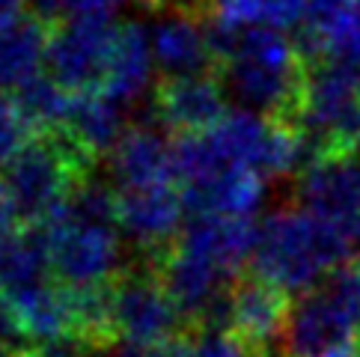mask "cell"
Instances as JSON below:
<instances>
[{
    "mask_svg": "<svg viewBox=\"0 0 360 357\" xmlns=\"http://www.w3.org/2000/svg\"><path fill=\"white\" fill-rule=\"evenodd\" d=\"M48 21L36 12H18L0 30V93L15 96L18 89L42 78V69H48Z\"/></svg>",
    "mask_w": 360,
    "mask_h": 357,
    "instance_id": "cell-16",
    "label": "cell"
},
{
    "mask_svg": "<svg viewBox=\"0 0 360 357\" xmlns=\"http://www.w3.org/2000/svg\"><path fill=\"white\" fill-rule=\"evenodd\" d=\"M357 158H360V155H357Z\"/></svg>",
    "mask_w": 360,
    "mask_h": 357,
    "instance_id": "cell-29",
    "label": "cell"
},
{
    "mask_svg": "<svg viewBox=\"0 0 360 357\" xmlns=\"http://www.w3.org/2000/svg\"><path fill=\"white\" fill-rule=\"evenodd\" d=\"M120 24L110 15L66 18L51 30L48 74L72 96L101 93Z\"/></svg>",
    "mask_w": 360,
    "mask_h": 357,
    "instance_id": "cell-6",
    "label": "cell"
},
{
    "mask_svg": "<svg viewBox=\"0 0 360 357\" xmlns=\"http://www.w3.org/2000/svg\"><path fill=\"white\" fill-rule=\"evenodd\" d=\"M30 131H33V125L18 108L15 96L0 93V167H6L30 143Z\"/></svg>",
    "mask_w": 360,
    "mask_h": 357,
    "instance_id": "cell-20",
    "label": "cell"
},
{
    "mask_svg": "<svg viewBox=\"0 0 360 357\" xmlns=\"http://www.w3.org/2000/svg\"><path fill=\"white\" fill-rule=\"evenodd\" d=\"M89 349L81 342H33L21 349L18 357H86Z\"/></svg>",
    "mask_w": 360,
    "mask_h": 357,
    "instance_id": "cell-24",
    "label": "cell"
},
{
    "mask_svg": "<svg viewBox=\"0 0 360 357\" xmlns=\"http://www.w3.org/2000/svg\"><path fill=\"white\" fill-rule=\"evenodd\" d=\"M295 125L310 146V161L319 155H360V74L337 63H307Z\"/></svg>",
    "mask_w": 360,
    "mask_h": 357,
    "instance_id": "cell-5",
    "label": "cell"
},
{
    "mask_svg": "<svg viewBox=\"0 0 360 357\" xmlns=\"http://www.w3.org/2000/svg\"><path fill=\"white\" fill-rule=\"evenodd\" d=\"M298 206L316 221L349 241L360 245V158L319 155L304 164L298 176Z\"/></svg>",
    "mask_w": 360,
    "mask_h": 357,
    "instance_id": "cell-8",
    "label": "cell"
},
{
    "mask_svg": "<svg viewBox=\"0 0 360 357\" xmlns=\"http://www.w3.org/2000/svg\"><path fill=\"white\" fill-rule=\"evenodd\" d=\"M108 161L113 190L179 182L176 143L167 140L158 125H131L113 146Z\"/></svg>",
    "mask_w": 360,
    "mask_h": 357,
    "instance_id": "cell-15",
    "label": "cell"
},
{
    "mask_svg": "<svg viewBox=\"0 0 360 357\" xmlns=\"http://www.w3.org/2000/svg\"><path fill=\"white\" fill-rule=\"evenodd\" d=\"M21 12V0H0V30Z\"/></svg>",
    "mask_w": 360,
    "mask_h": 357,
    "instance_id": "cell-25",
    "label": "cell"
},
{
    "mask_svg": "<svg viewBox=\"0 0 360 357\" xmlns=\"http://www.w3.org/2000/svg\"><path fill=\"white\" fill-rule=\"evenodd\" d=\"M72 98L75 96L69 89H63L51 74H42V78H36L33 84H27L15 93L18 108L24 110V117L30 119L33 131H57V134L69 117Z\"/></svg>",
    "mask_w": 360,
    "mask_h": 357,
    "instance_id": "cell-19",
    "label": "cell"
},
{
    "mask_svg": "<svg viewBox=\"0 0 360 357\" xmlns=\"http://www.w3.org/2000/svg\"><path fill=\"white\" fill-rule=\"evenodd\" d=\"M352 250L337 229L316 221L301 206H289L271 212L259 223L250 268L256 277L289 295H307L330 271L349 262Z\"/></svg>",
    "mask_w": 360,
    "mask_h": 357,
    "instance_id": "cell-3",
    "label": "cell"
},
{
    "mask_svg": "<svg viewBox=\"0 0 360 357\" xmlns=\"http://www.w3.org/2000/svg\"><path fill=\"white\" fill-rule=\"evenodd\" d=\"M122 110L125 105L101 93L75 96L69 117L60 129V137L69 140L86 161H93L98 155H110L113 146L120 143V137L128 131Z\"/></svg>",
    "mask_w": 360,
    "mask_h": 357,
    "instance_id": "cell-17",
    "label": "cell"
},
{
    "mask_svg": "<svg viewBox=\"0 0 360 357\" xmlns=\"http://www.w3.org/2000/svg\"><path fill=\"white\" fill-rule=\"evenodd\" d=\"M146 357H197V334L194 327H182L179 334L161 339L158 346L146 349Z\"/></svg>",
    "mask_w": 360,
    "mask_h": 357,
    "instance_id": "cell-23",
    "label": "cell"
},
{
    "mask_svg": "<svg viewBox=\"0 0 360 357\" xmlns=\"http://www.w3.org/2000/svg\"><path fill=\"white\" fill-rule=\"evenodd\" d=\"M197 357H259L253 354L229 327L221 325H197Z\"/></svg>",
    "mask_w": 360,
    "mask_h": 357,
    "instance_id": "cell-22",
    "label": "cell"
},
{
    "mask_svg": "<svg viewBox=\"0 0 360 357\" xmlns=\"http://www.w3.org/2000/svg\"><path fill=\"white\" fill-rule=\"evenodd\" d=\"M256 235H259V226L250 218L194 214L170 250H176L182 259L194 262L202 271H209L221 283L233 286L241 268L253 259Z\"/></svg>",
    "mask_w": 360,
    "mask_h": 357,
    "instance_id": "cell-9",
    "label": "cell"
},
{
    "mask_svg": "<svg viewBox=\"0 0 360 357\" xmlns=\"http://www.w3.org/2000/svg\"><path fill=\"white\" fill-rule=\"evenodd\" d=\"M357 6H360V0H357Z\"/></svg>",
    "mask_w": 360,
    "mask_h": 357,
    "instance_id": "cell-28",
    "label": "cell"
},
{
    "mask_svg": "<svg viewBox=\"0 0 360 357\" xmlns=\"http://www.w3.org/2000/svg\"><path fill=\"white\" fill-rule=\"evenodd\" d=\"M110 318L120 342L152 349L182 330L185 316L158 271H125L110 283Z\"/></svg>",
    "mask_w": 360,
    "mask_h": 357,
    "instance_id": "cell-7",
    "label": "cell"
},
{
    "mask_svg": "<svg viewBox=\"0 0 360 357\" xmlns=\"http://www.w3.org/2000/svg\"><path fill=\"white\" fill-rule=\"evenodd\" d=\"M0 357H18V351H12L6 342H0Z\"/></svg>",
    "mask_w": 360,
    "mask_h": 357,
    "instance_id": "cell-26",
    "label": "cell"
},
{
    "mask_svg": "<svg viewBox=\"0 0 360 357\" xmlns=\"http://www.w3.org/2000/svg\"><path fill=\"white\" fill-rule=\"evenodd\" d=\"M113 200H117V221L122 235L137 250L152 253V257H164L188 223V200L179 182L122 188L113 190Z\"/></svg>",
    "mask_w": 360,
    "mask_h": 357,
    "instance_id": "cell-10",
    "label": "cell"
},
{
    "mask_svg": "<svg viewBox=\"0 0 360 357\" xmlns=\"http://www.w3.org/2000/svg\"><path fill=\"white\" fill-rule=\"evenodd\" d=\"M0 298H4L21 339L81 342V337H78V304H75L72 286L39 280V283L12 289V292H0Z\"/></svg>",
    "mask_w": 360,
    "mask_h": 357,
    "instance_id": "cell-12",
    "label": "cell"
},
{
    "mask_svg": "<svg viewBox=\"0 0 360 357\" xmlns=\"http://www.w3.org/2000/svg\"><path fill=\"white\" fill-rule=\"evenodd\" d=\"M33 12L42 21H66V18H81V15H110V9L122 4H146L155 6L161 0H30Z\"/></svg>",
    "mask_w": 360,
    "mask_h": 357,
    "instance_id": "cell-21",
    "label": "cell"
},
{
    "mask_svg": "<svg viewBox=\"0 0 360 357\" xmlns=\"http://www.w3.org/2000/svg\"><path fill=\"white\" fill-rule=\"evenodd\" d=\"M292 316V295L262 277H238L226 295L224 327L248 346L253 354L271 357L274 346H283Z\"/></svg>",
    "mask_w": 360,
    "mask_h": 357,
    "instance_id": "cell-11",
    "label": "cell"
},
{
    "mask_svg": "<svg viewBox=\"0 0 360 357\" xmlns=\"http://www.w3.org/2000/svg\"><path fill=\"white\" fill-rule=\"evenodd\" d=\"M51 274L72 289L110 286L122 268V229L113 188L84 182L57 214L36 226Z\"/></svg>",
    "mask_w": 360,
    "mask_h": 357,
    "instance_id": "cell-1",
    "label": "cell"
},
{
    "mask_svg": "<svg viewBox=\"0 0 360 357\" xmlns=\"http://www.w3.org/2000/svg\"><path fill=\"white\" fill-rule=\"evenodd\" d=\"M86 167L89 161L69 140H30L4 167L0 185L18 221L42 226L69 202L75 188L86 178Z\"/></svg>",
    "mask_w": 360,
    "mask_h": 357,
    "instance_id": "cell-4",
    "label": "cell"
},
{
    "mask_svg": "<svg viewBox=\"0 0 360 357\" xmlns=\"http://www.w3.org/2000/svg\"><path fill=\"white\" fill-rule=\"evenodd\" d=\"M357 268H360V257H357Z\"/></svg>",
    "mask_w": 360,
    "mask_h": 357,
    "instance_id": "cell-27",
    "label": "cell"
},
{
    "mask_svg": "<svg viewBox=\"0 0 360 357\" xmlns=\"http://www.w3.org/2000/svg\"><path fill=\"white\" fill-rule=\"evenodd\" d=\"M149 42L152 54H155V66L167 78L209 72V66L217 60L209 21L200 9L191 6L167 9L149 27Z\"/></svg>",
    "mask_w": 360,
    "mask_h": 357,
    "instance_id": "cell-13",
    "label": "cell"
},
{
    "mask_svg": "<svg viewBox=\"0 0 360 357\" xmlns=\"http://www.w3.org/2000/svg\"><path fill=\"white\" fill-rule=\"evenodd\" d=\"M158 122L182 134L209 131L226 117V86L212 72L176 74L155 89Z\"/></svg>",
    "mask_w": 360,
    "mask_h": 357,
    "instance_id": "cell-14",
    "label": "cell"
},
{
    "mask_svg": "<svg viewBox=\"0 0 360 357\" xmlns=\"http://www.w3.org/2000/svg\"><path fill=\"white\" fill-rule=\"evenodd\" d=\"M221 81L241 108L295 122L301 110L307 60L280 30L253 27L236 36L221 54Z\"/></svg>",
    "mask_w": 360,
    "mask_h": 357,
    "instance_id": "cell-2",
    "label": "cell"
},
{
    "mask_svg": "<svg viewBox=\"0 0 360 357\" xmlns=\"http://www.w3.org/2000/svg\"><path fill=\"white\" fill-rule=\"evenodd\" d=\"M155 69L158 66H155V54H152L149 30L137 21H122L101 96L120 101V105H131L149 89Z\"/></svg>",
    "mask_w": 360,
    "mask_h": 357,
    "instance_id": "cell-18",
    "label": "cell"
}]
</instances>
